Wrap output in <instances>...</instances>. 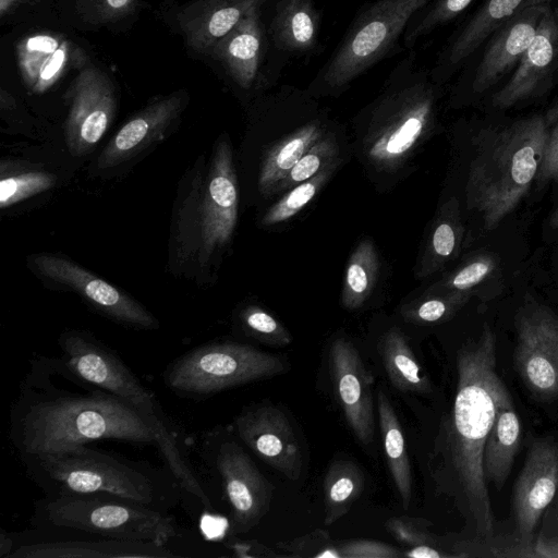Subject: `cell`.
Returning <instances> with one entry per match:
<instances>
[{"mask_svg":"<svg viewBox=\"0 0 558 558\" xmlns=\"http://www.w3.org/2000/svg\"><path fill=\"white\" fill-rule=\"evenodd\" d=\"M29 268L48 283L78 294L106 318L136 330H156L159 320L140 302L65 256L39 253Z\"/></svg>","mask_w":558,"mask_h":558,"instance_id":"12","label":"cell"},{"mask_svg":"<svg viewBox=\"0 0 558 558\" xmlns=\"http://www.w3.org/2000/svg\"><path fill=\"white\" fill-rule=\"evenodd\" d=\"M405 52L356 119L362 159L378 172L403 167L436 125L441 84L414 49Z\"/></svg>","mask_w":558,"mask_h":558,"instance_id":"4","label":"cell"},{"mask_svg":"<svg viewBox=\"0 0 558 558\" xmlns=\"http://www.w3.org/2000/svg\"><path fill=\"white\" fill-rule=\"evenodd\" d=\"M168 546L102 537L95 541H39L15 544L9 558H169Z\"/></svg>","mask_w":558,"mask_h":558,"instance_id":"23","label":"cell"},{"mask_svg":"<svg viewBox=\"0 0 558 558\" xmlns=\"http://www.w3.org/2000/svg\"><path fill=\"white\" fill-rule=\"evenodd\" d=\"M31 522L40 530L161 546H168L179 532L167 511L110 495L45 496L35 502Z\"/></svg>","mask_w":558,"mask_h":558,"instance_id":"7","label":"cell"},{"mask_svg":"<svg viewBox=\"0 0 558 558\" xmlns=\"http://www.w3.org/2000/svg\"><path fill=\"white\" fill-rule=\"evenodd\" d=\"M496 344L495 332L485 324L478 339L458 351L454 402L428 462L432 478L462 500L484 541L493 536L494 517L483 453L505 387L496 372Z\"/></svg>","mask_w":558,"mask_h":558,"instance_id":"2","label":"cell"},{"mask_svg":"<svg viewBox=\"0 0 558 558\" xmlns=\"http://www.w3.org/2000/svg\"><path fill=\"white\" fill-rule=\"evenodd\" d=\"M239 440L262 461L290 481H296L303 466L300 444L286 413L269 403L244 408L233 420Z\"/></svg>","mask_w":558,"mask_h":558,"instance_id":"14","label":"cell"},{"mask_svg":"<svg viewBox=\"0 0 558 558\" xmlns=\"http://www.w3.org/2000/svg\"><path fill=\"white\" fill-rule=\"evenodd\" d=\"M320 15L313 0H278L270 21L274 48L290 56L311 53L317 46Z\"/></svg>","mask_w":558,"mask_h":558,"instance_id":"25","label":"cell"},{"mask_svg":"<svg viewBox=\"0 0 558 558\" xmlns=\"http://www.w3.org/2000/svg\"><path fill=\"white\" fill-rule=\"evenodd\" d=\"M377 410L388 469L402 506L407 510L412 499L411 464L402 426L390 399L383 389L377 391Z\"/></svg>","mask_w":558,"mask_h":558,"instance_id":"29","label":"cell"},{"mask_svg":"<svg viewBox=\"0 0 558 558\" xmlns=\"http://www.w3.org/2000/svg\"><path fill=\"white\" fill-rule=\"evenodd\" d=\"M20 460L47 497L110 495L165 511L179 497L177 481L149 464L86 445Z\"/></svg>","mask_w":558,"mask_h":558,"instance_id":"6","label":"cell"},{"mask_svg":"<svg viewBox=\"0 0 558 558\" xmlns=\"http://www.w3.org/2000/svg\"><path fill=\"white\" fill-rule=\"evenodd\" d=\"M429 0H377L354 17L307 90L314 97L338 96L381 60L398 52L413 15Z\"/></svg>","mask_w":558,"mask_h":558,"instance_id":"8","label":"cell"},{"mask_svg":"<svg viewBox=\"0 0 558 558\" xmlns=\"http://www.w3.org/2000/svg\"><path fill=\"white\" fill-rule=\"evenodd\" d=\"M472 296L464 292L440 291L402 311L405 319L413 324H435L449 319Z\"/></svg>","mask_w":558,"mask_h":558,"instance_id":"39","label":"cell"},{"mask_svg":"<svg viewBox=\"0 0 558 558\" xmlns=\"http://www.w3.org/2000/svg\"><path fill=\"white\" fill-rule=\"evenodd\" d=\"M551 0H486L471 20L454 35L439 53L430 69L433 78L440 84L462 65L466 59L501 25L519 12Z\"/></svg>","mask_w":558,"mask_h":558,"instance_id":"21","label":"cell"},{"mask_svg":"<svg viewBox=\"0 0 558 558\" xmlns=\"http://www.w3.org/2000/svg\"><path fill=\"white\" fill-rule=\"evenodd\" d=\"M16 51L25 85L40 94L62 76L70 63L72 49L61 36L36 34L20 41Z\"/></svg>","mask_w":558,"mask_h":558,"instance_id":"24","label":"cell"},{"mask_svg":"<svg viewBox=\"0 0 558 558\" xmlns=\"http://www.w3.org/2000/svg\"><path fill=\"white\" fill-rule=\"evenodd\" d=\"M15 0H0V15L3 16L9 11Z\"/></svg>","mask_w":558,"mask_h":558,"instance_id":"47","label":"cell"},{"mask_svg":"<svg viewBox=\"0 0 558 558\" xmlns=\"http://www.w3.org/2000/svg\"><path fill=\"white\" fill-rule=\"evenodd\" d=\"M473 0H429L410 21L404 35V50L414 49L417 41L456 19Z\"/></svg>","mask_w":558,"mask_h":558,"instance_id":"34","label":"cell"},{"mask_svg":"<svg viewBox=\"0 0 558 558\" xmlns=\"http://www.w3.org/2000/svg\"><path fill=\"white\" fill-rule=\"evenodd\" d=\"M288 369L289 364L281 355L223 340L204 343L178 356L163 371L162 380L173 395L204 401Z\"/></svg>","mask_w":558,"mask_h":558,"instance_id":"9","label":"cell"},{"mask_svg":"<svg viewBox=\"0 0 558 558\" xmlns=\"http://www.w3.org/2000/svg\"><path fill=\"white\" fill-rule=\"evenodd\" d=\"M14 539L12 538V535L10 533H7L5 531L1 530L0 532V557L4 558L10 556L14 548Z\"/></svg>","mask_w":558,"mask_h":558,"instance_id":"45","label":"cell"},{"mask_svg":"<svg viewBox=\"0 0 558 558\" xmlns=\"http://www.w3.org/2000/svg\"><path fill=\"white\" fill-rule=\"evenodd\" d=\"M341 558H400L404 551L375 539H348L337 543Z\"/></svg>","mask_w":558,"mask_h":558,"instance_id":"43","label":"cell"},{"mask_svg":"<svg viewBox=\"0 0 558 558\" xmlns=\"http://www.w3.org/2000/svg\"><path fill=\"white\" fill-rule=\"evenodd\" d=\"M241 444L219 426L203 435L199 453L220 482L230 508V529L235 534L246 533L260 522L274 492Z\"/></svg>","mask_w":558,"mask_h":558,"instance_id":"10","label":"cell"},{"mask_svg":"<svg viewBox=\"0 0 558 558\" xmlns=\"http://www.w3.org/2000/svg\"><path fill=\"white\" fill-rule=\"evenodd\" d=\"M378 351L392 386L408 393L427 395L432 383L416 360L407 337L399 328L387 330L379 340Z\"/></svg>","mask_w":558,"mask_h":558,"instance_id":"30","label":"cell"},{"mask_svg":"<svg viewBox=\"0 0 558 558\" xmlns=\"http://www.w3.org/2000/svg\"><path fill=\"white\" fill-rule=\"evenodd\" d=\"M336 166H330L315 174L313 178L299 183L288 190L264 215L263 226H274L296 215L305 207L326 184Z\"/></svg>","mask_w":558,"mask_h":558,"instance_id":"36","label":"cell"},{"mask_svg":"<svg viewBox=\"0 0 558 558\" xmlns=\"http://www.w3.org/2000/svg\"><path fill=\"white\" fill-rule=\"evenodd\" d=\"M514 367L527 390L541 401H558V315L534 301L515 317Z\"/></svg>","mask_w":558,"mask_h":558,"instance_id":"13","label":"cell"},{"mask_svg":"<svg viewBox=\"0 0 558 558\" xmlns=\"http://www.w3.org/2000/svg\"><path fill=\"white\" fill-rule=\"evenodd\" d=\"M365 476L350 460H337L328 466L324 481V523L331 525L345 515L363 493Z\"/></svg>","mask_w":558,"mask_h":558,"instance_id":"31","label":"cell"},{"mask_svg":"<svg viewBox=\"0 0 558 558\" xmlns=\"http://www.w3.org/2000/svg\"><path fill=\"white\" fill-rule=\"evenodd\" d=\"M69 97L65 143L72 155L83 156L100 142L113 120L114 92L104 72L88 66L76 76Z\"/></svg>","mask_w":558,"mask_h":558,"instance_id":"15","label":"cell"},{"mask_svg":"<svg viewBox=\"0 0 558 558\" xmlns=\"http://www.w3.org/2000/svg\"><path fill=\"white\" fill-rule=\"evenodd\" d=\"M238 207L232 148L219 140L209 160L201 156L179 189L170 235L174 272L201 277L218 264L233 238Z\"/></svg>","mask_w":558,"mask_h":558,"instance_id":"3","label":"cell"},{"mask_svg":"<svg viewBox=\"0 0 558 558\" xmlns=\"http://www.w3.org/2000/svg\"><path fill=\"white\" fill-rule=\"evenodd\" d=\"M329 365L336 399L348 425L361 444L372 445L375 436L372 374L353 343L344 338L331 342Z\"/></svg>","mask_w":558,"mask_h":558,"instance_id":"16","label":"cell"},{"mask_svg":"<svg viewBox=\"0 0 558 558\" xmlns=\"http://www.w3.org/2000/svg\"><path fill=\"white\" fill-rule=\"evenodd\" d=\"M268 38L259 10L247 14L211 48L233 82L242 89H251L258 82L260 65L267 52Z\"/></svg>","mask_w":558,"mask_h":558,"instance_id":"22","label":"cell"},{"mask_svg":"<svg viewBox=\"0 0 558 558\" xmlns=\"http://www.w3.org/2000/svg\"><path fill=\"white\" fill-rule=\"evenodd\" d=\"M558 108L482 130L466 182L468 208L485 230H494L519 205L536 180Z\"/></svg>","mask_w":558,"mask_h":558,"instance_id":"5","label":"cell"},{"mask_svg":"<svg viewBox=\"0 0 558 558\" xmlns=\"http://www.w3.org/2000/svg\"><path fill=\"white\" fill-rule=\"evenodd\" d=\"M520 440V421L505 386L499 395L496 416L484 447L483 470L486 482L497 488L502 487L510 474Z\"/></svg>","mask_w":558,"mask_h":558,"instance_id":"26","label":"cell"},{"mask_svg":"<svg viewBox=\"0 0 558 558\" xmlns=\"http://www.w3.org/2000/svg\"><path fill=\"white\" fill-rule=\"evenodd\" d=\"M294 557L341 558L338 545L324 530H315L284 545Z\"/></svg>","mask_w":558,"mask_h":558,"instance_id":"42","label":"cell"},{"mask_svg":"<svg viewBox=\"0 0 558 558\" xmlns=\"http://www.w3.org/2000/svg\"><path fill=\"white\" fill-rule=\"evenodd\" d=\"M379 260L371 240H363L352 253L345 269L342 304L349 310L360 308L369 298L376 283Z\"/></svg>","mask_w":558,"mask_h":558,"instance_id":"33","label":"cell"},{"mask_svg":"<svg viewBox=\"0 0 558 558\" xmlns=\"http://www.w3.org/2000/svg\"><path fill=\"white\" fill-rule=\"evenodd\" d=\"M557 66L558 9L548 7L514 73L493 96V107L508 109L541 96L549 85Z\"/></svg>","mask_w":558,"mask_h":558,"instance_id":"18","label":"cell"},{"mask_svg":"<svg viewBox=\"0 0 558 558\" xmlns=\"http://www.w3.org/2000/svg\"><path fill=\"white\" fill-rule=\"evenodd\" d=\"M9 439L23 459L99 439L155 445V433L136 410L75 375L60 356L36 355L10 408Z\"/></svg>","mask_w":558,"mask_h":558,"instance_id":"1","label":"cell"},{"mask_svg":"<svg viewBox=\"0 0 558 558\" xmlns=\"http://www.w3.org/2000/svg\"><path fill=\"white\" fill-rule=\"evenodd\" d=\"M499 258L492 252H481L471 256L437 286L440 291L473 294L476 288L499 275Z\"/></svg>","mask_w":558,"mask_h":558,"instance_id":"35","label":"cell"},{"mask_svg":"<svg viewBox=\"0 0 558 558\" xmlns=\"http://www.w3.org/2000/svg\"><path fill=\"white\" fill-rule=\"evenodd\" d=\"M463 234L459 203L456 198H450L441 207L434 223L422 264L423 276L439 270L458 256Z\"/></svg>","mask_w":558,"mask_h":558,"instance_id":"32","label":"cell"},{"mask_svg":"<svg viewBox=\"0 0 558 558\" xmlns=\"http://www.w3.org/2000/svg\"><path fill=\"white\" fill-rule=\"evenodd\" d=\"M182 100V96L170 95L148 105L128 120L104 147L96 160V169L118 167L163 137L178 118Z\"/></svg>","mask_w":558,"mask_h":558,"instance_id":"20","label":"cell"},{"mask_svg":"<svg viewBox=\"0 0 558 558\" xmlns=\"http://www.w3.org/2000/svg\"><path fill=\"white\" fill-rule=\"evenodd\" d=\"M548 7L549 3L527 8L495 32L475 70L472 82L474 93L481 94L490 88L519 64Z\"/></svg>","mask_w":558,"mask_h":558,"instance_id":"19","label":"cell"},{"mask_svg":"<svg viewBox=\"0 0 558 558\" xmlns=\"http://www.w3.org/2000/svg\"><path fill=\"white\" fill-rule=\"evenodd\" d=\"M107 5L112 10H123L125 9L131 0H105Z\"/></svg>","mask_w":558,"mask_h":558,"instance_id":"46","label":"cell"},{"mask_svg":"<svg viewBox=\"0 0 558 558\" xmlns=\"http://www.w3.org/2000/svg\"><path fill=\"white\" fill-rule=\"evenodd\" d=\"M56 175L46 171L28 170L2 173L0 182V207L9 208L54 186Z\"/></svg>","mask_w":558,"mask_h":558,"instance_id":"38","label":"cell"},{"mask_svg":"<svg viewBox=\"0 0 558 558\" xmlns=\"http://www.w3.org/2000/svg\"><path fill=\"white\" fill-rule=\"evenodd\" d=\"M267 0H207L199 11L187 17L184 29L189 45L207 51L247 14L260 10Z\"/></svg>","mask_w":558,"mask_h":558,"instance_id":"28","label":"cell"},{"mask_svg":"<svg viewBox=\"0 0 558 558\" xmlns=\"http://www.w3.org/2000/svg\"><path fill=\"white\" fill-rule=\"evenodd\" d=\"M238 320L246 336L266 344L286 347L292 341L287 328L259 306L244 307L238 315Z\"/></svg>","mask_w":558,"mask_h":558,"instance_id":"40","label":"cell"},{"mask_svg":"<svg viewBox=\"0 0 558 558\" xmlns=\"http://www.w3.org/2000/svg\"><path fill=\"white\" fill-rule=\"evenodd\" d=\"M432 523L422 518L408 515L390 518L385 526L397 542L407 546V549L422 546H436L433 534L429 532Z\"/></svg>","mask_w":558,"mask_h":558,"instance_id":"41","label":"cell"},{"mask_svg":"<svg viewBox=\"0 0 558 558\" xmlns=\"http://www.w3.org/2000/svg\"><path fill=\"white\" fill-rule=\"evenodd\" d=\"M335 140L333 135L326 134L313 145L276 186L274 194L288 191L299 183L313 178L325 168L336 166L339 146Z\"/></svg>","mask_w":558,"mask_h":558,"instance_id":"37","label":"cell"},{"mask_svg":"<svg viewBox=\"0 0 558 558\" xmlns=\"http://www.w3.org/2000/svg\"><path fill=\"white\" fill-rule=\"evenodd\" d=\"M326 131L324 114L317 106L310 120L287 134L267 151L258 175L259 191L266 196L274 194L276 186L303 155L327 134Z\"/></svg>","mask_w":558,"mask_h":558,"instance_id":"27","label":"cell"},{"mask_svg":"<svg viewBox=\"0 0 558 558\" xmlns=\"http://www.w3.org/2000/svg\"><path fill=\"white\" fill-rule=\"evenodd\" d=\"M558 181V118L554 122L546 142L542 163L536 177L537 187Z\"/></svg>","mask_w":558,"mask_h":558,"instance_id":"44","label":"cell"},{"mask_svg":"<svg viewBox=\"0 0 558 558\" xmlns=\"http://www.w3.org/2000/svg\"><path fill=\"white\" fill-rule=\"evenodd\" d=\"M549 226L554 229H558V207L554 210L549 219Z\"/></svg>","mask_w":558,"mask_h":558,"instance_id":"48","label":"cell"},{"mask_svg":"<svg viewBox=\"0 0 558 558\" xmlns=\"http://www.w3.org/2000/svg\"><path fill=\"white\" fill-rule=\"evenodd\" d=\"M558 488V447L549 440L535 441L513 487L512 508L517 539L534 549L535 526Z\"/></svg>","mask_w":558,"mask_h":558,"instance_id":"17","label":"cell"},{"mask_svg":"<svg viewBox=\"0 0 558 558\" xmlns=\"http://www.w3.org/2000/svg\"><path fill=\"white\" fill-rule=\"evenodd\" d=\"M60 359L75 375L136 410L155 429L169 421L154 392L109 347L85 330L68 329L58 338Z\"/></svg>","mask_w":558,"mask_h":558,"instance_id":"11","label":"cell"}]
</instances>
